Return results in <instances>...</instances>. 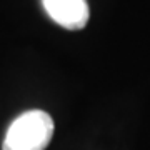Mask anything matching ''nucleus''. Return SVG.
Segmentation results:
<instances>
[{
	"instance_id": "obj_1",
	"label": "nucleus",
	"mask_w": 150,
	"mask_h": 150,
	"mask_svg": "<svg viewBox=\"0 0 150 150\" xmlns=\"http://www.w3.org/2000/svg\"><path fill=\"white\" fill-rule=\"evenodd\" d=\"M54 135V120L43 110H28L12 122L2 150H45Z\"/></svg>"
},
{
	"instance_id": "obj_2",
	"label": "nucleus",
	"mask_w": 150,
	"mask_h": 150,
	"mask_svg": "<svg viewBox=\"0 0 150 150\" xmlns=\"http://www.w3.org/2000/svg\"><path fill=\"white\" fill-rule=\"evenodd\" d=\"M48 17L67 30H80L90 18L87 0H42Z\"/></svg>"
}]
</instances>
